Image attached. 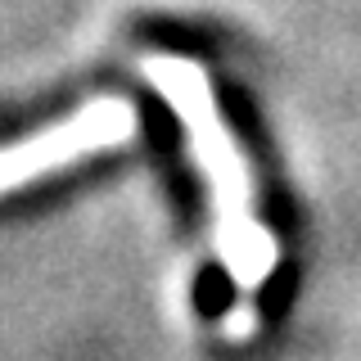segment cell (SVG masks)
<instances>
[{
    "mask_svg": "<svg viewBox=\"0 0 361 361\" xmlns=\"http://www.w3.org/2000/svg\"><path fill=\"white\" fill-rule=\"evenodd\" d=\"M145 73L163 90L167 104L176 109L180 127L190 131L195 163H199L208 199H212V240H217V253H221L226 271H231L235 289H240L244 298H253L280 262V244H276V235L257 221L253 180H248L240 145H235L226 118L217 113V104H212V90H208V82H203V73L195 63L149 59Z\"/></svg>",
    "mask_w": 361,
    "mask_h": 361,
    "instance_id": "cell-1",
    "label": "cell"
},
{
    "mask_svg": "<svg viewBox=\"0 0 361 361\" xmlns=\"http://www.w3.org/2000/svg\"><path fill=\"white\" fill-rule=\"evenodd\" d=\"M135 131V113L122 99H95L86 113L59 122V127L32 135V140H18L14 149L0 163V176H5V190H23L32 180H41L45 172H59V167L77 163L86 154L113 149V145L131 140Z\"/></svg>",
    "mask_w": 361,
    "mask_h": 361,
    "instance_id": "cell-2",
    "label": "cell"
}]
</instances>
